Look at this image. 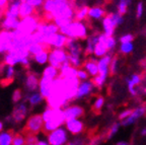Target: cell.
I'll return each mask as SVG.
<instances>
[{"instance_id": "6da1fadb", "label": "cell", "mask_w": 146, "mask_h": 145, "mask_svg": "<svg viewBox=\"0 0 146 145\" xmlns=\"http://www.w3.org/2000/svg\"><path fill=\"white\" fill-rule=\"evenodd\" d=\"M59 32L65 35L67 38H72L79 40V41H83V40H86V38L88 37V27H87V23H85V21L73 19L67 25L60 27Z\"/></svg>"}, {"instance_id": "7a4b0ae2", "label": "cell", "mask_w": 146, "mask_h": 145, "mask_svg": "<svg viewBox=\"0 0 146 145\" xmlns=\"http://www.w3.org/2000/svg\"><path fill=\"white\" fill-rule=\"evenodd\" d=\"M41 21L42 16L38 12L33 14V15L21 18L19 19V25H18L16 31L18 33H21V35H31L38 30V25H39Z\"/></svg>"}, {"instance_id": "3957f363", "label": "cell", "mask_w": 146, "mask_h": 145, "mask_svg": "<svg viewBox=\"0 0 146 145\" xmlns=\"http://www.w3.org/2000/svg\"><path fill=\"white\" fill-rule=\"evenodd\" d=\"M65 121H66V117L64 115L63 109H55L52 118L49 121L44 122L43 133L48 134L60 126H63L65 124Z\"/></svg>"}, {"instance_id": "277c9868", "label": "cell", "mask_w": 146, "mask_h": 145, "mask_svg": "<svg viewBox=\"0 0 146 145\" xmlns=\"http://www.w3.org/2000/svg\"><path fill=\"white\" fill-rule=\"evenodd\" d=\"M62 78H63L64 96L70 102L76 100V93H77V88L80 80L77 77H62Z\"/></svg>"}, {"instance_id": "5b68a950", "label": "cell", "mask_w": 146, "mask_h": 145, "mask_svg": "<svg viewBox=\"0 0 146 145\" xmlns=\"http://www.w3.org/2000/svg\"><path fill=\"white\" fill-rule=\"evenodd\" d=\"M46 136L50 145H65L69 141V132L63 126H60L57 129L46 134Z\"/></svg>"}, {"instance_id": "8992f818", "label": "cell", "mask_w": 146, "mask_h": 145, "mask_svg": "<svg viewBox=\"0 0 146 145\" xmlns=\"http://www.w3.org/2000/svg\"><path fill=\"white\" fill-rule=\"evenodd\" d=\"M43 127L44 120L42 114H33L27 118L25 128H23V132H25V134L32 133L38 135V134L43 132Z\"/></svg>"}, {"instance_id": "52a82bcc", "label": "cell", "mask_w": 146, "mask_h": 145, "mask_svg": "<svg viewBox=\"0 0 146 145\" xmlns=\"http://www.w3.org/2000/svg\"><path fill=\"white\" fill-rule=\"evenodd\" d=\"M66 61H69V60H68V52H67V50L65 48H62V49L52 48V49L49 50L48 63L50 65L59 69L61 64Z\"/></svg>"}, {"instance_id": "ba28073f", "label": "cell", "mask_w": 146, "mask_h": 145, "mask_svg": "<svg viewBox=\"0 0 146 145\" xmlns=\"http://www.w3.org/2000/svg\"><path fill=\"white\" fill-rule=\"evenodd\" d=\"M30 112V106L27 104V100H21L15 104L14 109L12 111V124H21L23 121L27 119V115Z\"/></svg>"}, {"instance_id": "9c48e42d", "label": "cell", "mask_w": 146, "mask_h": 145, "mask_svg": "<svg viewBox=\"0 0 146 145\" xmlns=\"http://www.w3.org/2000/svg\"><path fill=\"white\" fill-rule=\"evenodd\" d=\"M45 100L47 102V106L53 109H64L71 104L61 92H51V94Z\"/></svg>"}, {"instance_id": "30bf717a", "label": "cell", "mask_w": 146, "mask_h": 145, "mask_svg": "<svg viewBox=\"0 0 146 145\" xmlns=\"http://www.w3.org/2000/svg\"><path fill=\"white\" fill-rule=\"evenodd\" d=\"M94 89H96V86H94L92 80L86 79L80 81L77 88V93H76V100H85V98L91 96Z\"/></svg>"}, {"instance_id": "8fae6325", "label": "cell", "mask_w": 146, "mask_h": 145, "mask_svg": "<svg viewBox=\"0 0 146 145\" xmlns=\"http://www.w3.org/2000/svg\"><path fill=\"white\" fill-rule=\"evenodd\" d=\"M64 125H65V128L69 132V134H71L72 136L81 135L85 130V124L80 118L66 119Z\"/></svg>"}, {"instance_id": "7c38bea8", "label": "cell", "mask_w": 146, "mask_h": 145, "mask_svg": "<svg viewBox=\"0 0 146 145\" xmlns=\"http://www.w3.org/2000/svg\"><path fill=\"white\" fill-rule=\"evenodd\" d=\"M145 114H146V106H139V107L135 108L128 118L122 120L121 126L128 127V126H131V125L135 124L136 121L139 120L140 118H142Z\"/></svg>"}, {"instance_id": "4fadbf2b", "label": "cell", "mask_w": 146, "mask_h": 145, "mask_svg": "<svg viewBox=\"0 0 146 145\" xmlns=\"http://www.w3.org/2000/svg\"><path fill=\"white\" fill-rule=\"evenodd\" d=\"M16 71L14 66L11 65H6L2 62L0 64V75L2 76V80L1 81L7 85V84H10L15 78Z\"/></svg>"}, {"instance_id": "5bb4252c", "label": "cell", "mask_w": 146, "mask_h": 145, "mask_svg": "<svg viewBox=\"0 0 146 145\" xmlns=\"http://www.w3.org/2000/svg\"><path fill=\"white\" fill-rule=\"evenodd\" d=\"M39 81L40 77L38 74L32 72V71L27 72L25 79V85H23L25 92H32V91L39 90Z\"/></svg>"}, {"instance_id": "9a60e30c", "label": "cell", "mask_w": 146, "mask_h": 145, "mask_svg": "<svg viewBox=\"0 0 146 145\" xmlns=\"http://www.w3.org/2000/svg\"><path fill=\"white\" fill-rule=\"evenodd\" d=\"M65 49L67 50L68 54L70 55H75V56H82L83 55L82 45L80 44L79 40H76V39H72V38L67 39Z\"/></svg>"}, {"instance_id": "2e32d148", "label": "cell", "mask_w": 146, "mask_h": 145, "mask_svg": "<svg viewBox=\"0 0 146 145\" xmlns=\"http://www.w3.org/2000/svg\"><path fill=\"white\" fill-rule=\"evenodd\" d=\"M141 76L140 74L138 73H133L131 76L129 77H126V83H127V86H128V90L130 92V94L132 96H137V95L139 94L138 93V90H137L136 86H138L140 83H141Z\"/></svg>"}, {"instance_id": "e0dca14e", "label": "cell", "mask_w": 146, "mask_h": 145, "mask_svg": "<svg viewBox=\"0 0 146 145\" xmlns=\"http://www.w3.org/2000/svg\"><path fill=\"white\" fill-rule=\"evenodd\" d=\"M98 58L96 57H86V59L83 61L82 64V67L85 69V70L88 72L89 76L94 77L98 74Z\"/></svg>"}, {"instance_id": "ac0fdd59", "label": "cell", "mask_w": 146, "mask_h": 145, "mask_svg": "<svg viewBox=\"0 0 146 145\" xmlns=\"http://www.w3.org/2000/svg\"><path fill=\"white\" fill-rule=\"evenodd\" d=\"M36 31L41 34L45 35V36H50V35L56 34L59 32V27H57V25L54 21H46L42 19L38 25Z\"/></svg>"}, {"instance_id": "d6986e66", "label": "cell", "mask_w": 146, "mask_h": 145, "mask_svg": "<svg viewBox=\"0 0 146 145\" xmlns=\"http://www.w3.org/2000/svg\"><path fill=\"white\" fill-rule=\"evenodd\" d=\"M113 59L112 52H109L103 56L102 58H98V74H103L106 76L110 75V64Z\"/></svg>"}, {"instance_id": "ffe728a7", "label": "cell", "mask_w": 146, "mask_h": 145, "mask_svg": "<svg viewBox=\"0 0 146 145\" xmlns=\"http://www.w3.org/2000/svg\"><path fill=\"white\" fill-rule=\"evenodd\" d=\"M63 112L66 119L81 118L82 116L84 115V109L78 104H68L67 107L63 109Z\"/></svg>"}, {"instance_id": "44dd1931", "label": "cell", "mask_w": 146, "mask_h": 145, "mask_svg": "<svg viewBox=\"0 0 146 145\" xmlns=\"http://www.w3.org/2000/svg\"><path fill=\"white\" fill-rule=\"evenodd\" d=\"M25 100H27L29 106L31 108L38 107L40 104H42L45 100V98L41 94L40 91H32V92H25Z\"/></svg>"}, {"instance_id": "7402d4cb", "label": "cell", "mask_w": 146, "mask_h": 145, "mask_svg": "<svg viewBox=\"0 0 146 145\" xmlns=\"http://www.w3.org/2000/svg\"><path fill=\"white\" fill-rule=\"evenodd\" d=\"M98 43V34L88 35V37L85 40V47L83 49V55L85 57H88L94 55V50L96 45Z\"/></svg>"}, {"instance_id": "603a6c76", "label": "cell", "mask_w": 146, "mask_h": 145, "mask_svg": "<svg viewBox=\"0 0 146 145\" xmlns=\"http://www.w3.org/2000/svg\"><path fill=\"white\" fill-rule=\"evenodd\" d=\"M102 25H103L104 34L107 37H111L115 35V29H116V25L113 21V18L111 16V13H107L105 17L102 19Z\"/></svg>"}, {"instance_id": "cb8c5ba5", "label": "cell", "mask_w": 146, "mask_h": 145, "mask_svg": "<svg viewBox=\"0 0 146 145\" xmlns=\"http://www.w3.org/2000/svg\"><path fill=\"white\" fill-rule=\"evenodd\" d=\"M54 79H49L47 77H40L39 81V91L41 92V94L43 95L45 100L48 98L49 95L51 94L52 91V83Z\"/></svg>"}, {"instance_id": "d4e9b609", "label": "cell", "mask_w": 146, "mask_h": 145, "mask_svg": "<svg viewBox=\"0 0 146 145\" xmlns=\"http://www.w3.org/2000/svg\"><path fill=\"white\" fill-rule=\"evenodd\" d=\"M106 14H107V10L103 6L96 5V6L89 7L87 17L90 18V19H94V21H100L105 17Z\"/></svg>"}, {"instance_id": "484cf974", "label": "cell", "mask_w": 146, "mask_h": 145, "mask_svg": "<svg viewBox=\"0 0 146 145\" xmlns=\"http://www.w3.org/2000/svg\"><path fill=\"white\" fill-rule=\"evenodd\" d=\"M19 19L21 18H10L3 16L2 19L0 21V27L3 30L7 31H13L16 30L19 25Z\"/></svg>"}, {"instance_id": "4316f807", "label": "cell", "mask_w": 146, "mask_h": 145, "mask_svg": "<svg viewBox=\"0 0 146 145\" xmlns=\"http://www.w3.org/2000/svg\"><path fill=\"white\" fill-rule=\"evenodd\" d=\"M35 13H36V9L33 5L27 3V1L21 2V6H19V18L27 17V16L33 15Z\"/></svg>"}, {"instance_id": "83f0119b", "label": "cell", "mask_w": 146, "mask_h": 145, "mask_svg": "<svg viewBox=\"0 0 146 145\" xmlns=\"http://www.w3.org/2000/svg\"><path fill=\"white\" fill-rule=\"evenodd\" d=\"M14 132L12 130H3L0 132V145H12Z\"/></svg>"}, {"instance_id": "f1b7e54d", "label": "cell", "mask_w": 146, "mask_h": 145, "mask_svg": "<svg viewBox=\"0 0 146 145\" xmlns=\"http://www.w3.org/2000/svg\"><path fill=\"white\" fill-rule=\"evenodd\" d=\"M34 62H36L38 65H46L48 63L49 59V50H43L38 54L32 56Z\"/></svg>"}, {"instance_id": "f546056e", "label": "cell", "mask_w": 146, "mask_h": 145, "mask_svg": "<svg viewBox=\"0 0 146 145\" xmlns=\"http://www.w3.org/2000/svg\"><path fill=\"white\" fill-rule=\"evenodd\" d=\"M42 76L47 77L49 79H55V78L59 77V69L49 64L47 67L44 68L43 72H42Z\"/></svg>"}, {"instance_id": "4dcf8cb0", "label": "cell", "mask_w": 146, "mask_h": 145, "mask_svg": "<svg viewBox=\"0 0 146 145\" xmlns=\"http://www.w3.org/2000/svg\"><path fill=\"white\" fill-rule=\"evenodd\" d=\"M109 53L107 46H106V42L98 41V43L96 45L94 50V56L96 58H102L103 56H105L106 54Z\"/></svg>"}, {"instance_id": "1f68e13d", "label": "cell", "mask_w": 146, "mask_h": 145, "mask_svg": "<svg viewBox=\"0 0 146 145\" xmlns=\"http://www.w3.org/2000/svg\"><path fill=\"white\" fill-rule=\"evenodd\" d=\"M88 9L89 7L87 5H82L80 7H77L75 9V13H74V19H76V21H85L88 16Z\"/></svg>"}, {"instance_id": "d6a6232c", "label": "cell", "mask_w": 146, "mask_h": 145, "mask_svg": "<svg viewBox=\"0 0 146 145\" xmlns=\"http://www.w3.org/2000/svg\"><path fill=\"white\" fill-rule=\"evenodd\" d=\"M27 50H29V52H30L31 56H34V55L40 53L41 51H43V50H50V49H49V48L47 47L45 44L33 43V44H31L29 47H27Z\"/></svg>"}, {"instance_id": "836d02e7", "label": "cell", "mask_w": 146, "mask_h": 145, "mask_svg": "<svg viewBox=\"0 0 146 145\" xmlns=\"http://www.w3.org/2000/svg\"><path fill=\"white\" fill-rule=\"evenodd\" d=\"M104 106H105V98L103 95H96L94 98V102H92V111L96 114L100 113L104 108Z\"/></svg>"}, {"instance_id": "e575fe53", "label": "cell", "mask_w": 146, "mask_h": 145, "mask_svg": "<svg viewBox=\"0 0 146 145\" xmlns=\"http://www.w3.org/2000/svg\"><path fill=\"white\" fill-rule=\"evenodd\" d=\"M131 3H132V0H118L117 11L120 14H122V15L126 14L128 11V7L130 6Z\"/></svg>"}, {"instance_id": "d590c367", "label": "cell", "mask_w": 146, "mask_h": 145, "mask_svg": "<svg viewBox=\"0 0 146 145\" xmlns=\"http://www.w3.org/2000/svg\"><path fill=\"white\" fill-rule=\"evenodd\" d=\"M108 77L109 76H106V75H103V74H98L96 76L92 77V79L91 80H92V82H94L96 88L100 89V88H103L104 85L106 84Z\"/></svg>"}, {"instance_id": "8d00e7d4", "label": "cell", "mask_w": 146, "mask_h": 145, "mask_svg": "<svg viewBox=\"0 0 146 145\" xmlns=\"http://www.w3.org/2000/svg\"><path fill=\"white\" fill-rule=\"evenodd\" d=\"M68 60H69V63L73 67H76V68H81L82 67V64H83L82 56H75V55L68 54Z\"/></svg>"}, {"instance_id": "74e56055", "label": "cell", "mask_w": 146, "mask_h": 145, "mask_svg": "<svg viewBox=\"0 0 146 145\" xmlns=\"http://www.w3.org/2000/svg\"><path fill=\"white\" fill-rule=\"evenodd\" d=\"M119 51L122 55H129L134 51V45L133 42H129V43H122L119 48Z\"/></svg>"}, {"instance_id": "f35d334b", "label": "cell", "mask_w": 146, "mask_h": 145, "mask_svg": "<svg viewBox=\"0 0 146 145\" xmlns=\"http://www.w3.org/2000/svg\"><path fill=\"white\" fill-rule=\"evenodd\" d=\"M120 127H121V123H114V124L111 126V128L109 129V131L107 132V136H106V139L107 140H111V139L114 138V136L120 130Z\"/></svg>"}, {"instance_id": "ab89813d", "label": "cell", "mask_w": 146, "mask_h": 145, "mask_svg": "<svg viewBox=\"0 0 146 145\" xmlns=\"http://www.w3.org/2000/svg\"><path fill=\"white\" fill-rule=\"evenodd\" d=\"M119 57L118 56H113V59L110 64V74L111 75H116L119 70Z\"/></svg>"}, {"instance_id": "60d3db41", "label": "cell", "mask_w": 146, "mask_h": 145, "mask_svg": "<svg viewBox=\"0 0 146 145\" xmlns=\"http://www.w3.org/2000/svg\"><path fill=\"white\" fill-rule=\"evenodd\" d=\"M25 135L21 133H14L12 139V145H25Z\"/></svg>"}, {"instance_id": "b9f144b4", "label": "cell", "mask_w": 146, "mask_h": 145, "mask_svg": "<svg viewBox=\"0 0 146 145\" xmlns=\"http://www.w3.org/2000/svg\"><path fill=\"white\" fill-rule=\"evenodd\" d=\"M106 46H107L108 50L109 52H113L115 48L117 46V40L114 36H111V37H107L106 39Z\"/></svg>"}, {"instance_id": "7bdbcfd3", "label": "cell", "mask_w": 146, "mask_h": 145, "mask_svg": "<svg viewBox=\"0 0 146 145\" xmlns=\"http://www.w3.org/2000/svg\"><path fill=\"white\" fill-rule=\"evenodd\" d=\"M73 21V18H69V17H58V18H55L54 23L57 25V27H65V25H67L68 23H70L71 21Z\"/></svg>"}, {"instance_id": "ee69618b", "label": "cell", "mask_w": 146, "mask_h": 145, "mask_svg": "<svg viewBox=\"0 0 146 145\" xmlns=\"http://www.w3.org/2000/svg\"><path fill=\"white\" fill-rule=\"evenodd\" d=\"M36 140H38V135L36 134H25V145H36Z\"/></svg>"}, {"instance_id": "f6af8a7d", "label": "cell", "mask_w": 146, "mask_h": 145, "mask_svg": "<svg viewBox=\"0 0 146 145\" xmlns=\"http://www.w3.org/2000/svg\"><path fill=\"white\" fill-rule=\"evenodd\" d=\"M111 16H112L113 21H114V23L116 25V27H119L120 25L123 23V21H124L123 15L119 13L118 11L117 12H111Z\"/></svg>"}, {"instance_id": "bcb514c9", "label": "cell", "mask_w": 146, "mask_h": 145, "mask_svg": "<svg viewBox=\"0 0 146 145\" xmlns=\"http://www.w3.org/2000/svg\"><path fill=\"white\" fill-rule=\"evenodd\" d=\"M89 74L84 68H78L77 69V78L82 81V80H86V79H89Z\"/></svg>"}, {"instance_id": "7dc6e473", "label": "cell", "mask_w": 146, "mask_h": 145, "mask_svg": "<svg viewBox=\"0 0 146 145\" xmlns=\"http://www.w3.org/2000/svg\"><path fill=\"white\" fill-rule=\"evenodd\" d=\"M134 35L133 34H130V33H128V34H125L123 35V36L120 37V39H119V42L120 43H129V42H133L134 41Z\"/></svg>"}, {"instance_id": "c3c4849f", "label": "cell", "mask_w": 146, "mask_h": 145, "mask_svg": "<svg viewBox=\"0 0 146 145\" xmlns=\"http://www.w3.org/2000/svg\"><path fill=\"white\" fill-rule=\"evenodd\" d=\"M23 91L21 90V89H15V90L13 91V93H12V102H14V104H16V102H21V100H23Z\"/></svg>"}, {"instance_id": "681fc988", "label": "cell", "mask_w": 146, "mask_h": 145, "mask_svg": "<svg viewBox=\"0 0 146 145\" xmlns=\"http://www.w3.org/2000/svg\"><path fill=\"white\" fill-rule=\"evenodd\" d=\"M85 139L83 137H81L80 135H76L74 136V139L72 141H68L67 144L70 145H81V144H85Z\"/></svg>"}, {"instance_id": "f907efd6", "label": "cell", "mask_w": 146, "mask_h": 145, "mask_svg": "<svg viewBox=\"0 0 146 145\" xmlns=\"http://www.w3.org/2000/svg\"><path fill=\"white\" fill-rule=\"evenodd\" d=\"M44 1L45 0H27V2L30 3L31 5H33L36 10H41L40 8H42V6H43Z\"/></svg>"}, {"instance_id": "816d5d0a", "label": "cell", "mask_w": 146, "mask_h": 145, "mask_svg": "<svg viewBox=\"0 0 146 145\" xmlns=\"http://www.w3.org/2000/svg\"><path fill=\"white\" fill-rule=\"evenodd\" d=\"M143 11H144V4L142 1H139L136 6V17L138 19L143 16Z\"/></svg>"}, {"instance_id": "f5cc1de1", "label": "cell", "mask_w": 146, "mask_h": 145, "mask_svg": "<svg viewBox=\"0 0 146 145\" xmlns=\"http://www.w3.org/2000/svg\"><path fill=\"white\" fill-rule=\"evenodd\" d=\"M132 111H133V110H131V109H125V110H123V111H122L121 113L119 114V116H118L119 120L122 121V120H124V119L128 118V117H129V116L131 115Z\"/></svg>"}, {"instance_id": "db71d44e", "label": "cell", "mask_w": 146, "mask_h": 145, "mask_svg": "<svg viewBox=\"0 0 146 145\" xmlns=\"http://www.w3.org/2000/svg\"><path fill=\"white\" fill-rule=\"evenodd\" d=\"M10 0H0V9H5Z\"/></svg>"}, {"instance_id": "11a10c76", "label": "cell", "mask_w": 146, "mask_h": 145, "mask_svg": "<svg viewBox=\"0 0 146 145\" xmlns=\"http://www.w3.org/2000/svg\"><path fill=\"white\" fill-rule=\"evenodd\" d=\"M130 142H128V141H119L117 142V145H129Z\"/></svg>"}, {"instance_id": "9f6ffc18", "label": "cell", "mask_w": 146, "mask_h": 145, "mask_svg": "<svg viewBox=\"0 0 146 145\" xmlns=\"http://www.w3.org/2000/svg\"><path fill=\"white\" fill-rule=\"evenodd\" d=\"M3 130H4V122L0 120V132L3 131Z\"/></svg>"}, {"instance_id": "6f0895ef", "label": "cell", "mask_w": 146, "mask_h": 145, "mask_svg": "<svg viewBox=\"0 0 146 145\" xmlns=\"http://www.w3.org/2000/svg\"><path fill=\"white\" fill-rule=\"evenodd\" d=\"M142 135V136H146V128H143V129L141 130V133H140Z\"/></svg>"}, {"instance_id": "680465c9", "label": "cell", "mask_w": 146, "mask_h": 145, "mask_svg": "<svg viewBox=\"0 0 146 145\" xmlns=\"http://www.w3.org/2000/svg\"><path fill=\"white\" fill-rule=\"evenodd\" d=\"M0 53H1V43H0Z\"/></svg>"}, {"instance_id": "91938a15", "label": "cell", "mask_w": 146, "mask_h": 145, "mask_svg": "<svg viewBox=\"0 0 146 145\" xmlns=\"http://www.w3.org/2000/svg\"><path fill=\"white\" fill-rule=\"evenodd\" d=\"M21 2H25V1H27V0H21Z\"/></svg>"}, {"instance_id": "94428289", "label": "cell", "mask_w": 146, "mask_h": 145, "mask_svg": "<svg viewBox=\"0 0 146 145\" xmlns=\"http://www.w3.org/2000/svg\"><path fill=\"white\" fill-rule=\"evenodd\" d=\"M110 1H112V0H110Z\"/></svg>"}]
</instances>
